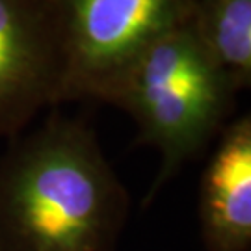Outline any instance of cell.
<instances>
[{"instance_id":"obj_5","label":"cell","mask_w":251,"mask_h":251,"mask_svg":"<svg viewBox=\"0 0 251 251\" xmlns=\"http://www.w3.org/2000/svg\"><path fill=\"white\" fill-rule=\"evenodd\" d=\"M203 212L218 251H240L251 236V123L240 117L225 130L208 164Z\"/></svg>"},{"instance_id":"obj_3","label":"cell","mask_w":251,"mask_h":251,"mask_svg":"<svg viewBox=\"0 0 251 251\" xmlns=\"http://www.w3.org/2000/svg\"><path fill=\"white\" fill-rule=\"evenodd\" d=\"M63 37L62 100H110L130 65L186 23L192 0H54Z\"/></svg>"},{"instance_id":"obj_6","label":"cell","mask_w":251,"mask_h":251,"mask_svg":"<svg viewBox=\"0 0 251 251\" xmlns=\"http://www.w3.org/2000/svg\"><path fill=\"white\" fill-rule=\"evenodd\" d=\"M186 26L234 90L251 80V0H192Z\"/></svg>"},{"instance_id":"obj_2","label":"cell","mask_w":251,"mask_h":251,"mask_svg":"<svg viewBox=\"0 0 251 251\" xmlns=\"http://www.w3.org/2000/svg\"><path fill=\"white\" fill-rule=\"evenodd\" d=\"M234 91L184 23L140 54L110 102L136 117L142 140L160 149L168 177L222 125Z\"/></svg>"},{"instance_id":"obj_1","label":"cell","mask_w":251,"mask_h":251,"mask_svg":"<svg viewBox=\"0 0 251 251\" xmlns=\"http://www.w3.org/2000/svg\"><path fill=\"white\" fill-rule=\"evenodd\" d=\"M2 192L23 250H99L114 180L84 125L54 117L21 142L6 164Z\"/></svg>"},{"instance_id":"obj_4","label":"cell","mask_w":251,"mask_h":251,"mask_svg":"<svg viewBox=\"0 0 251 251\" xmlns=\"http://www.w3.org/2000/svg\"><path fill=\"white\" fill-rule=\"evenodd\" d=\"M63 37L54 0H0V128L62 100Z\"/></svg>"}]
</instances>
